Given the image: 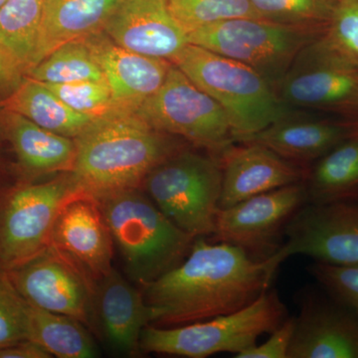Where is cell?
Returning <instances> with one entry per match:
<instances>
[{
    "instance_id": "30bf717a",
    "label": "cell",
    "mask_w": 358,
    "mask_h": 358,
    "mask_svg": "<svg viewBox=\"0 0 358 358\" xmlns=\"http://www.w3.org/2000/svg\"><path fill=\"white\" fill-rule=\"evenodd\" d=\"M320 37L296 56L275 85V93L293 109L327 110L358 119V68L329 50Z\"/></svg>"
},
{
    "instance_id": "6da1fadb",
    "label": "cell",
    "mask_w": 358,
    "mask_h": 358,
    "mask_svg": "<svg viewBox=\"0 0 358 358\" xmlns=\"http://www.w3.org/2000/svg\"><path fill=\"white\" fill-rule=\"evenodd\" d=\"M286 260L281 249L259 260L235 245L196 238L182 262L143 287L150 324L183 326L247 307L270 289Z\"/></svg>"
},
{
    "instance_id": "f1b7e54d",
    "label": "cell",
    "mask_w": 358,
    "mask_h": 358,
    "mask_svg": "<svg viewBox=\"0 0 358 358\" xmlns=\"http://www.w3.org/2000/svg\"><path fill=\"white\" fill-rule=\"evenodd\" d=\"M338 0H250L264 20L326 30Z\"/></svg>"
},
{
    "instance_id": "83f0119b",
    "label": "cell",
    "mask_w": 358,
    "mask_h": 358,
    "mask_svg": "<svg viewBox=\"0 0 358 358\" xmlns=\"http://www.w3.org/2000/svg\"><path fill=\"white\" fill-rule=\"evenodd\" d=\"M167 4L187 35L221 21L262 18L250 0H167Z\"/></svg>"
},
{
    "instance_id": "52a82bcc",
    "label": "cell",
    "mask_w": 358,
    "mask_h": 358,
    "mask_svg": "<svg viewBox=\"0 0 358 358\" xmlns=\"http://www.w3.org/2000/svg\"><path fill=\"white\" fill-rule=\"evenodd\" d=\"M324 32L264 18H236L195 30L188 42L249 66L275 90L300 52Z\"/></svg>"
},
{
    "instance_id": "3957f363",
    "label": "cell",
    "mask_w": 358,
    "mask_h": 358,
    "mask_svg": "<svg viewBox=\"0 0 358 358\" xmlns=\"http://www.w3.org/2000/svg\"><path fill=\"white\" fill-rule=\"evenodd\" d=\"M98 199L126 272L143 287L182 262L196 239L176 227L140 188Z\"/></svg>"
},
{
    "instance_id": "ac0fdd59",
    "label": "cell",
    "mask_w": 358,
    "mask_h": 358,
    "mask_svg": "<svg viewBox=\"0 0 358 358\" xmlns=\"http://www.w3.org/2000/svg\"><path fill=\"white\" fill-rule=\"evenodd\" d=\"M84 40L102 70L120 112H136L162 86L173 66L171 61L128 50L103 31Z\"/></svg>"
},
{
    "instance_id": "8fae6325",
    "label": "cell",
    "mask_w": 358,
    "mask_h": 358,
    "mask_svg": "<svg viewBox=\"0 0 358 358\" xmlns=\"http://www.w3.org/2000/svg\"><path fill=\"white\" fill-rule=\"evenodd\" d=\"M6 272L29 305L96 329V281L64 252L50 245L33 260Z\"/></svg>"
},
{
    "instance_id": "7a4b0ae2",
    "label": "cell",
    "mask_w": 358,
    "mask_h": 358,
    "mask_svg": "<svg viewBox=\"0 0 358 358\" xmlns=\"http://www.w3.org/2000/svg\"><path fill=\"white\" fill-rule=\"evenodd\" d=\"M75 141L71 173L81 189L96 197L140 187L155 166L183 148L171 134L126 112L96 120Z\"/></svg>"
},
{
    "instance_id": "836d02e7",
    "label": "cell",
    "mask_w": 358,
    "mask_h": 358,
    "mask_svg": "<svg viewBox=\"0 0 358 358\" xmlns=\"http://www.w3.org/2000/svg\"><path fill=\"white\" fill-rule=\"evenodd\" d=\"M296 320L289 317L284 322L271 333L262 345H256L245 352L235 355L236 358H288L289 345L294 331Z\"/></svg>"
},
{
    "instance_id": "8992f818",
    "label": "cell",
    "mask_w": 358,
    "mask_h": 358,
    "mask_svg": "<svg viewBox=\"0 0 358 358\" xmlns=\"http://www.w3.org/2000/svg\"><path fill=\"white\" fill-rule=\"evenodd\" d=\"M143 185L179 229L194 238L213 236L222 188L217 157L182 148L155 166Z\"/></svg>"
},
{
    "instance_id": "d590c367",
    "label": "cell",
    "mask_w": 358,
    "mask_h": 358,
    "mask_svg": "<svg viewBox=\"0 0 358 358\" xmlns=\"http://www.w3.org/2000/svg\"><path fill=\"white\" fill-rule=\"evenodd\" d=\"M24 77L15 63L0 49V92L11 90L13 93Z\"/></svg>"
},
{
    "instance_id": "44dd1931",
    "label": "cell",
    "mask_w": 358,
    "mask_h": 358,
    "mask_svg": "<svg viewBox=\"0 0 358 358\" xmlns=\"http://www.w3.org/2000/svg\"><path fill=\"white\" fill-rule=\"evenodd\" d=\"M0 128L28 178L72 171L77 152L74 138L53 133L22 115L4 109Z\"/></svg>"
},
{
    "instance_id": "603a6c76",
    "label": "cell",
    "mask_w": 358,
    "mask_h": 358,
    "mask_svg": "<svg viewBox=\"0 0 358 358\" xmlns=\"http://www.w3.org/2000/svg\"><path fill=\"white\" fill-rule=\"evenodd\" d=\"M303 182L308 204L358 201V131L315 160Z\"/></svg>"
},
{
    "instance_id": "e0dca14e",
    "label": "cell",
    "mask_w": 358,
    "mask_h": 358,
    "mask_svg": "<svg viewBox=\"0 0 358 358\" xmlns=\"http://www.w3.org/2000/svg\"><path fill=\"white\" fill-rule=\"evenodd\" d=\"M103 31L128 50L171 62L189 43L167 0H124Z\"/></svg>"
},
{
    "instance_id": "5b68a950",
    "label": "cell",
    "mask_w": 358,
    "mask_h": 358,
    "mask_svg": "<svg viewBox=\"0 0 358 358\" xmlns=\"http://www.w3.org/2000/svg\"><path fill=\"white\" fill-rule=\"evenodd\" d=\"M279 294L268 289L243 308L212 319L173 327L148 324L141 338V352L205 358L217 353L234 355L257 345L288 319Z\"/></svg>"
},
{
    "instance_id": "d6a6232c",
    "label": "cell",
    "mask_w": 358,
    "mask_h": 358,
    "mask_svg": "<svg viewBox=\"0 0 358 358\" xmlns=\"http://www.w3.org/2000/svg\"><path fill=\"white\" fill-rule=\"evenodd\" d=\"M310 274L334 299L341 301L358 317V264L334 265L313 262Z\"/></svg>"
},
{
    "instance_id": "9c48e42d",
    "label": "cell",
    "mask_w": 358,
    "mask_h": 358,
    "mask_svg": "<svg viewBox=\"0 0 358 358\" xmlns=\"http://www.w3.org/2000/svg\"><path fill=\"white\" fill-rule=\"evenodd\" d=\"M134 114L157 131L180 136L215 157L235 143L222 107L173 64L162 86Z\"/></svg>"
},
{
    "instance_id": "4fadbf2b",
    "label": "cell",
    "mask_w": 358,
    "mask_h": 358,
    "mask_svg": "<svg viewBox=\"0 0 358 358\" xmlns=\"http://www.w3.org/2000/svg\"><path fill=\"white\" fill-rule=\"evenodd\" d=\"M281 248L287 257L303 255L315 262L358 264V201L306 203L291 219Z\"/></svg>"
},
{
    "instance_id": "9a60e30c",
    "label": "cell",
    "mask_w": 358,
    "mask_h": 358,
    "mask_svg": "<svg viewBox=\"0 0 358 358\" xmlns=\"http://www.w3.org/2000/svg\"><path fill=\"white\" fill-rule=\"evenodd\" d=\"M322 291L301 298L288 358H358V317Z\"/></svg>"
},
{
    "instance_id": "e575fe53",
    "label": "cell",
    "mask_w": 358,
    "mask_h": 358,
    "mask_svg": "<svg viewBox=\"0 0 358 358\" xmlns=\"http://www.w3.org/2000/svg\"><path fill=\"white\" fill-rule=\"evenodd\" d=\"M52 355L44 348L30 339L0 350V358H50Z\"/></svg>"
},
{
    "instance_id": "d6986e66",
    "label": "cell",
    "mask_w": 358,
    "mask_h": 358,
    "mask_svg": "<svg viewBox=\"0 0 358 358\" xmlns=\"http://www.w3.org/2000/svg\"><path fill=\"white\" fill-rule=\"evenodd\" d=\"M357 131L358 119H313L293 113L243 141L260 143L284 159L308 167Z\"/></svg>"
},
{
    "instance_id": "7c38bea8",
    "label": "cell",
    "mask_w": 358,
    "mask_h": 358,
    "mask_svg": "<svg viewBox=\"0 0 358 358\" xmlns=\"http://www.w3.org/2000/svg\"><path fill=\"white\" fill-rule=\"evenodd\" d=\"M306 203L303 181L256 195L219 209L213 236L265 260L282 248L287 225Z\"/></svg>"
},
{
    "instance_id": "ffe728a7",
    "label": "cell",
    "mask_w": 358,
    "mask_h": 358,
    "mask_svg": "<svg viewBox=\"0 0 358 358\" xmlns=\"http://www.w3.org/2000/svg\"><path fill=\"white\" fill-rule=\"evenodd\" d=\"M96 322L115 352L141 355V334L152 322L150 308L143 294L115 268L96 282Z\"/></svg>"
},
{
    "instance_id": "277c9868",
    "label": "cell",
    "mask_w": 358,
    "mask_h": 358,
    "mask_svg": "<svg viewBox=\"0 0 358 358\" xmlns=\"http://www.w3.org/2000/svg\"><path fill=\"white\" fill-rule=\"evenodd\" d=\"M171 63L222 107L235 141L294 113L262 75L234 59L188 43Z\"/></svg>"
},
{
    "instance_id": "5bb4252c",
    "label": "cell",
    "mask_w": 358,
    "mask_h": 358,
    "mask_svg": "<svg viewBox=\"0 0 358 358\" xmlns=\"http://www.w3.org/2000/svg\"><path fill=\"white\" fill-rule=\"evenodd\" d=\"M51 245L83 268L95 281L113 270L115 242L98 197L83 189L66 200Z\"/></svg>"
},
{
    "instance_id": "2e32d148",
    "label": "cell",
    "mask_w": 358,
    "mask_h": 358,
    "mask_svg": "<svg viewBox=\"0 0 358 358\" xmlns=\"http://www.w3.org/2000/svg\"><path fill=\"white\" fill-rule=\"evenodd\" d=\"M232 143L217 157L222 169L219 209L307 178L310 166L294 164L260 143Z\"/></svg>"
},
{
    "instance_id": "4dcf8cb0",
    "label": "cell",
    "mask_w": 358,
    "mask_h": 358,
    "mask_svg": "<svg viewBox=\"0 0 358 358\" xmlns=\"http://www.w3.org/2000/svg\"><path fill=\"white\" fill-rule=\"evenodd\" d=\"M74 110L99 120L120 113L113 101L112 92L106 81H87L71 84H46Z\"/></svg>"
},
{
    "instance_id": "4316f807",
    "label": "cell",
    "mask_w": 358,
    "mask_h": 358,
    "mask_svg": "<svg viewBox=\"0 0 358 358\" xmlns=\"http://www.w3.org/2000/svg\"><path fill=\"white\" fill-rule=\"evenodd\" d=\"M25 77L54 85L105 81L102 70L84 39L61 45Z\"/></svg>"
},
{
    "instance_id": "d4e9b609",
    "label": "cell",
    "mask_w": 358,
    "mask_h": 358,
    "mask_svg": "<svg viewBox=\"0 0 358 358\" xmlns=\"http://www.w3.org/2000/svg\"><path fill=\"white\" fill-rule=\"evenodd\" d=\"M45 0H6L0 7V49L23 75L34 67Z\"/></svg>"
},
{
    "instance_id": "8d00e7d4",
    "label": "cell",
    "mask_w": 358,
    "mask_h": 358,
    "mask_svg": "<svg viewBox=\"0 0 358 358\" xmlns=\"http://www.w3.org/2000/svg\"><path fill=\"white\" fill-rule=\"evenodd\" d=\"M6 0H0V7L3 6L4 2H6Z\"/></svg>"
},
{
    "instance_id": "ba28073f",
    "label": "cell",
    "mask_w": 358,
    "mask_h": 358,
    "mask_svg": "<svg viewBox=\"0 0 358 358\" xmlns=\"http://www.w3.org/2000/svg\"><path fill=\"white\" fill-rule=\"evenodd\" d=\"M80 189L70 171L0 193V268L21 267L48 249L59 212Z\"/></svg>"
},
{
    "instance_id": "1f68e13d",
    "label": "cell",
    "mask_w": 358,
    "mask_h": 358,
    "mask_svg": "<svg viewBox=\"0 0 358 358\" xmlns=\"http://www.w3.org/2000/svg\"><path fill=\"white\" fill-rule=\"evenodd\" d=\"M29 303L0 268V350L28 339Z\"/></svg>"
},
{
    "instance_id": "484cf974",
    "label": "cell",
    "mask_w": 358,
    "mask_h": 358,
    "mask_svg": "<svg viewBox=\"0 0 358 358\" xmlns=\"http://www.w3.org/2000/svg\"><path fill=\"white\" fill-rule=\"evenodd\" d=\"M28 339L44 348L52 357H98L95 341L87 327L69 315L29 305Z\"/></svg>"
},
{
    "instance_id": "7402d4cb",
    "label": "cell",
    "mask_w": 358,
    "mask_h": 358,
    "mask_svg": "<svg viewBox=\"0 0 358 358\" xmlns=\"http://www.w3.org/2000/svg\"><path fill=\"white\" fill-rule=\"evenodd\" d=\"M124 0H45L34 67L61 45L102 32Z\"/></svg>"
},
{
    "instance_id": "cb8c5ba5",
    "label": "cell",
    "mask_w": 358,
    "mask_h": 358,
    "mask_svg": "<svg viewBox=\"0 0 358 358\" xmlns=\"http://www.w3.org/2000/svg\"><path fill=\"white\" fill-rule=\"evenodd\" d=\"M2 107L22 115L42 128L74 140L96 121L71 109L46 84L28 77L23 78Z\"/></svg>"
},
{
    "instance_id": "f546056e",
    "label": "cell",
    "mask_w": 358,
    "mask_h": 358,
    "mask_svg": "<svg viewBox=\"0 0 358 358\" xmlns=\"http://www.w3.org/2000/svg\"><path fill=\"white\" fill-rule=\"evenodd\" d=\"M320 40L339 58L358 68V0H338Z\"/></svg>"
}]
</instances>
